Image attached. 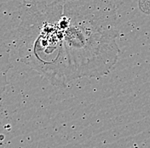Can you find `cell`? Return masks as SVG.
Returning a JSON list of instances; mask_svg holds the SVG:
<instances>
[{
  "label": "cell",
  "instance_id": "cell-1",
  "mask_svg": "<svg viewBox=\"0 0 150 148\" xmlns=\"http://www.w3.org/2000/svg\"><path fill=\"white\" fill-rule=\"evenodd\" d=\"M29 16L22 56L51 83L103 76L116 64L119 32L109 0H54Z\"/></svg>",
  "mask_w": 150,
  "mask_h": 148
},
{
  "label": "cell",
  "instance_id": "cell-2",
  "mask_svg": "<svg viewBox=\"0 0 150 148\" xmlns=\"http://www.w3.org/2000/svg\"><path fill=\"white\" fill-rule=\"evenodd\" d=\"M9 69V50L6 45L0 40V98L6 87Z\"/></svg>",
  "mask_w": 150,
  "mask_h": 148
}]
</instances>
